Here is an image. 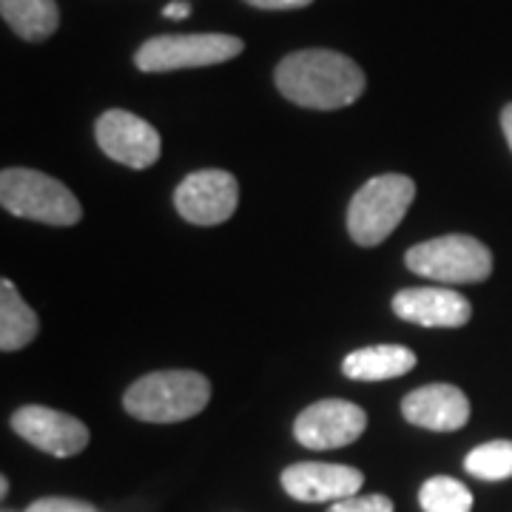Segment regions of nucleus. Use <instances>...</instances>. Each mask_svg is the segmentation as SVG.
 <instances>
[{
  "instance_id": "obj_1",
  "label": "nucleus",
  "mask_w": 512,
  "mask_h": 512,
  "mask_svg": "<svg viewBox=\"0 0 512 512\" xmlns=\"http://www.w3.org/2000/svg\"><path fill=\"white\" fill-rule=\"evenodd\" d=\"M276 89L302 109H345L365 92V72L339 52L305 49L276 66Z\"/></svg>"
},
{
  "instance_id": "obj_2",
  "label": "nucleus",
  "mask_w": 512,
  "mask_h": 512,
  "mask_svg": "<svg viewBox=\"0 0 512 512\" xmlns=\"http://www.w3.org/2000/svg\"><path fill=\"white\" fill-rule=\"evenodd\" d=\"M211 399V382L197 370H157L131 384L123 396L128 416L174 424L200 416Z\"/></svg>"
},
{
  "instance_id": "obj_3",
  "label": "nucleus",
  "mask_w": 512,
  "mask_h": 512,
  "mask_svg": "<svg viewBox=\"0 0 512 512\" xmlns=\"http://www.w3.org/2000/svg\"><path fill=\"white\" fill-rule=\"evenodd\" d=\"M0 205L23 220L57 228L77 225L83 208L66 185L35 168H6L0 174Z\"/></svg>"
},
{
  "instance_id": "obj_4",
  "label": "nucleus",
  "mask_w": 512,
  "mask_h": 512,
  "mask_svg": "<svg viewBox=\"0 0 512 512\" xmlns=\"http://www.w3.org/2000/svg\"><path fill=\"white\" fill-rule=\"evenodd\" d=\"M416 200V183L404 174H379L367 180L348 205V231L353 242L373 248L390 237Z\"/></svg>"
},
{
  "instance_id": "obj_5",
  "label": "nucleus",
  "mask_w": 512,
  "mask_h": 512,
  "mask_svg": "<svg viewBox=\"0 0 512 512\" xmlns=\"http://www.w3.org/2000/svg\"><path fill=\"white\" fill-rule=\"evenodd\" d=\"M413 274L436 279L444 285H470L484 282L493 274V254L476 237L467 234H447L430 242L413 245L404 256Z\"/></svg>"
},
{
  "instance_id": "obj_6",
  "label": "nucleus",
  "mask_w": 512,
  "mask_h": 512,
  "mask_svg": "<svg viewBox=\"0 0 512 512\" xmlns=\"http://www.w3.org/2000/svg\"><path fill=\"white\" fill-rule=\"evenodd\" d=\"M242 49L245 43L234 35H160L137 49L134 66L148 74L205 69L234 60L242 55Z\"/></svg>"
},
{
  "instance_id": "obj_7",
  "label": "nucleus",
  "mask_w": 512,
  "mask_h": 512,
  "mask_svg": "<svg viewBox=\"0 0 512 512\" xmlns=\"http://www.w3.org/2000/svg\"><path fill=\"white\" fill-rule=\"evenodd\" d=\"M94 137L106 157H111L114 163L128 165V168L140 171V168H151L160 160L163 140H160L157 128L126 109L103 111L97 117Z\"/></svg>"
},
{
  "instance_id": "obj_8",
  "label": "nucleus",
  "mask_w": 512,
  "mask_h": 512,
  "mask_svg": "<svg viewBox=\"0 0 512 512\" xmlns=\"http://www.w3.org/2000/svg\"><path fill=\"white\" fill-rule=\"evenodd\" d=\"M367 413L345 399H322L305 407L293 421V436L308 450H339L362 439Z\"/></svg>"
},
{
  "instance_id": "obj_9",
  "label": "nucleus",
  "mask_w": 512,
  "mask_h": 512,
  "mask_svg": "<svg viewBox=\"0 0 512 512\" xmlns=\"http://www.w3.org/2000/svg\"><path fill=\"white\" fill-rule=\"evenodd\" d=\"M177 214L191 225H220L231 220L239 205V185L234 174L205 168L188 174L174 191Z\"/></svg>"
},
{
  "instance_id": "obj_10",
  "label": "nucleus",
  "mask_w": 512,
  "mask_h": 512,
  "mask_svg": "<svg viewBox=\"0 0 512 512\" xmlns=\"http://www.w3.org/2000/svg\"><path fill=\"white\" fill-rule=\"evenodd\" d=\"M12 430L32 447L55 458H72L89 447V427L55 407L26 404L12 416Z\"/></svg>"
},
{
  "instance_id": "obj_11",
  "label": "nucleus",
  "mask_w": 512,
  "mask_h": 512,
  "mask_svg": "<svg viewBox=\"0 0 512 512\" xmlns=\"http://www.w3.org/2000/svg\"><path fill=\"white\" fill-rule=\"evenodd\" d=\"M365 476L348 464H325V461H299L282 473V487L293 501L302 504H325L345 501L362 490Z\"/></svg>"
},
{
  "instance_id": "obj_12",
  "label": "nucleus",
  "mask_w": 512,
  "mask_h": 512,
  "mask_svg": "<svg viewBox=\"0 0 512 512\" xmlns=\"http://www.w3.org/2000/svg\"><path fill=\"white\" fill-rule=\"evenodd\" d=\"M393 313L421 328H461L470 322L473 305L450 288H407L393 296Z\"/></svg>"
},
{
  "instance_id": "obj_13",
  "label": "nucleus",
  "mask_w": 512,
  "mask_h": 512,
  "mask_svg": "<svg viewBox=\"0 0 512 512\" xmlns=\"http://www.w3.org/2000/svg\"><path fill=\"white\" fill-rule=\"evenodd\" d=\"M402 416L421 430L453 433L470 421V402L456 384H427L404 396Z\"/></svg>"
},
{
  "instance_id": "obj_14",
  "label": "nucleus",
  "mask_w": 512,
  "mask_h": 512,
  "mask_svg": "<svg viewBox=\"0 0 512 512\" xmlns=\"http://www.w3.org/2000/svg\"><path fill=\"white\" fill-rule=\"evenodd\" d=\"M416 367V353L404 345H373V348L353 350L342 362L345 376L353 382H387L399 379Z\"/></svg>"
},
{
  "instance_id": "obj_15",
  "label": "nucleus",
  "mask_w": 512,
  "mask_h": 512,
  "mask_svg": "<svg viewBox=\"0 0 512 512\" xmlns=\"http://www.w3.org/2000/svg\"><path fill=\"white\" fill-rule=\"evenodd\" d=\"M0 15L9 29L29 43H43L60 26L57 0H0Z\"/></svg>"
},
{
  "instance_id": "obj_16",
  "label": "nucleus",
  "mask_w": 512,
  "mask_h": 512,
  "mask_svg": "<svg viewBox=\"0 0 512 512\" xmlns=\"http://www.w3.org/2000/svg\"><path fill=\"white\" fill-rule=\"evenodd\" d=\"M37 313L20 299L12 279L0 282V348L6 353L26 348L37 336Z\"/></svg>"
},
{
  "instance_id": "obj_17",
  "label": "nucleus",
  "mask_w": 512,
  "mask_h": 512,
  "mask_svg": "<svg viewBox=\"0 0 512 512\" xmlns=\"http://www.w3.org/2000/svg\"><path fill=\"white\" fill-rule=\"evenodd\" d=\"M419 504L424 512H473V493L450 476H433L421 484Z\"/></svg>"
},
{
  "instance_id": "obj_18",
  "label": "nucleus",
  "mask_w": 512,
  "mask_h": 512,
  "mask_svg": "<svg viewBox=\"0 0 512 512\" xmlns=\"http://www.w3.org/2000/svg\"><path fill=\"white\" fill-rule=\"evenodd\" d=\"M464 470L481 481H504L512 478V441L498 439L478 444L464 458Z\"/></svg>"
},
{
  "instance_id": "obj_19",
  "label": "nucleus",
  "mask_w": 512,
  "mask_h": 512,
  "mask_svg": "<svg viewBox=\"0 0 512 512\" xmlns=\"http://www.w3.org/2000/svg\"><path fill=\"white\" fill-rule=\"evenodd\" d=\"M328 512H393V501L387 495H353L330 504Z\"/></svg>"
},
{
  "instance_id": "obj_20",
  "label": "nucleus",
  "mask_w": 512,
  "mask_h": 512,
  "mask_svg": "<svg viewBox=\"0 0 512 512\" xmlns=\"http://www.w3.org/2000/svg\"><path fill=\"white\" fill-rule=\"evenodd\" d=\"M26 512H97L86 501H74V498H40Z\"/></svg>"
},
{
  "instance_id": "obj_21",
  "label": "nucleus",
  "mask_w": 512,
  "mask_h": 512,
  "mask_svg": "<svg viewBox=\"0 0 512 512\" xmlns=\"http://www.w3.org/2000/svg\"><path fill=\"white\" fill-rule=\"evenodd\" d=\"M256 9H268V12H282V9H305L313 0H245Z\"/></svg>"
},
{
  "instance_id": "obj_22",
  "label": "nucleus",
  "mask_w": 512,
  "mask_h": 512,
  "mask_svg": "<svg viewBox=\"0 0 512 512\" xmlns=\"http://www.w3.org/2000/svg\"><path fill=\"white\" fill-rule=\"evenodd\" d=\"M163 15L171 20H183L191 15V6H188L185 0H174V3H168V6H165Z\"/></svg>"
},
{
  "instance_id": "obj_23",
  "label": "nucleus",
  "mask_w": 512,
  "mask_h": 512,
  "mask_svg": "<svg viewBox=\"0 0 512 512\" xmlns=\"http://www.w3.org/2000/svg\"><path fill=\"white\" fill-rule=\"evenodd\" d=\"M501 128H504L507 146H510V151H512V103H507V106H504V111H501Z\"/></svg>"
}]
</instances>
